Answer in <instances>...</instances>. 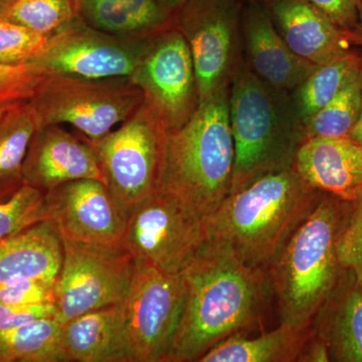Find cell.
Returning <instances> with one entry per match:
<instances>
[{
  "mask_svg": "<svg viewBox=\"0 0 362 362\" xmlns=\"http://www.w3.org/2000/svg\"><path fill=\"white\" fill-rule=\"evenodd\" d=\"M281 37L299 58L321 66L351 52V33L308 0H261Z\"/></svg>",
  "mask_w": 362,
  "mask_h": 362,
  "instance_id": "17",
  "label": "cell"
},
{
  "mask_svg": "<svg viewBox=\"0 0 362 362\" xmlns=\"http://www.w3.org/2000/svg\"><path fill=\"white\" fill-rule=\"evenodd\" d=\"M330 361L327 347L322 340L314 335L313 331L303 351L300 354L298 362H328Z\"/></svg>",
  "mask_w": 362,
  "mask_h": 362,
  "instance_id": "36",
  "label": "cell"
},
{
  "mask_svg": "<svg viewBox=\"0 0 362 362\" xmlns=\"http://www.w3.org/2000/svg\"><path fill=\"white\" fill-rule=\"evenodd\" d=\"M62 326L56 316L45 317L0 332V362H62Z\"/></svg>",
  "mask_w": 362,
  "mask_h": 362,
  "instance_id": "25",
  "label": "cell"
},
{
  "mask_svg": "<svg viewBox=\"0 0 362 362\" xmlns=\"http://www.w3.org/2000/svg\"><path fill=\"white\" fill-rule=\"evenodd\" d=\"M62 242L63 262L56 301L59 322L125 301L137 270L125 247Z\"/></svg>",
  "mask_w": 362,
  "mask_h": 362,
  "instance_id": "11",
  "label": "cell"
},
{
  "mask_svg": "<svg viewBox=\"0 0 362 362\" xmlns=\"http://www.w3.org/2000/svg\"><path fill=\"white\" fill-rule=\"evenodd\" d=\"M182 274L187 302L166 362L199 361L226 338L261 325L272 294L268 270L206 242Z\"/></svg>",
  "mask_w": 362,
  "mask_h": 362,
  "instance_id": "1",
  "label": "cell"
},
{
  "mask_svg": "<svg viewBox=\"0 0 362 362\" xmlns=\"http://www.w3.org/2000/svg\"><path fill=\"white\" fill-rule=\"evenodd\" d=\"M292 169L311 189L342 201L362 192V148L349 138H308L298 149Z\"/></svg>",
  "mask_w": 362,
  "mask_h": 362,
  "instance_id": "18",
  "label": "cell"
},
{
  "mask_svg": "<svg viewBox=\"0 0 362 362\" xmlns=\"http://www.w3.org/2000/svg\"><path fill=\"white\" fill-rule=\"evenodd\" d=\"M362 106V68L354 71L341 89L315 115L304 123L306 139L349 138Z\"/></svg>",
  "mask_w": 362,
  "mask_h": 362,
  "instance_id": "27",
  "label": "cell"
},
{
  "mask_svg": "<svg viewBox=\"0 0 362 362\" xmlns=\"http://www.w3.org/2000/svg\"><path fill=\"white\" fill-rule=\"evenodd\" d=\"M361 68L362 56L354 51L317 66L304 82L291 92L295 107L303 123L321 110L341 89L350 76Z\"/></svg>",
  "mask_w": 362,
  "mask_h": 362,
  "instance_id": "26",
  "label": "cell"
},
{
  "mask_svg": "<svg viewBox=\"0 0 362 362\" xmlns=\"http://www.w3.org/2000/svg\"><path fill=\"white\" fill-rule=\"evenodd\" d=\"M130 78L160 114L169 133L182 127L199 108L192 52L175 25L150 40Z\"/></svg>",
  "mask_w": 362,
  "mask_h": 362,
  "instance_id": "13",
  "label": "cell"
},
{
  "mask_svg": "<svg viewBox=\"0 0 362 362\" xmlns=\"http://www.w3.org/2000/svg\"><path fill=\"white\" fill-rule=\"evenodd\" d=\"M37 129V116L28 101L14 105L0 120V199L25 185L23 163Z\"/></svg>",
  "mask_w": 362,
  "mask_h": 362,
  "instance_id": "24",
  "label": "cell"
},
{
  "mask_svg": "<svg viewBox=\"0 0 362 362\" xmlns=\"http://www.w3.org/2000/svg\"><path fill=\"white\" fill-rule=\"evenodd\" d=\"M86 178L105 182L96 154L86 138L78 139L61 125L35 131L23 163L25 185L47 194L64 183Z\"/></svg>",
  "mask_w": 362,
  "mask_h": 362,
  "instance_id": "15",
  "label": "cell"
},
{
  "mask_svg": "<svg viewBox=\"0 0 362 362\" xmlns=\"http://www.w3.org/2000/svg\"><path fill=\"white\" fill-rule=\"evenodd\" d=\"M337 252L343 269L362 275V192L352 201H344Z\"/></svg>",
  "mask_w": 362,
  "mask_h": 362,
  "instance_id": "30",
  "label": "cell"
},
{
  "mask_svg": "<svg viewBox=\"0 0 362 362\" xmlns=\"http://www.w3.org/2000/svg\"><path fill=\"white\" fill-rule=\"evenodd\" d=\"M322 194L292 168L262 176L228 194L204 218L206 242L226 247L247 266L268 270Z\"/></svg>",
  "mask_w": 362,
  "mask_h": 362,
  "instance_id": "2",
  "label": "cell"
},
{
  "mask_svg": "<svg viewBox=\"0 0 362 362\" xmlns=\"http://www.w3.org/2000/svg\"><path fill=\"white\" fill-rule=\"evenodd\" d=\"M45 220V192L23 185L11 197L0 199V244Z\"/></svg>",
  "mask_w": 362,
  "mask_h": 362,
  "instance_id": "29",
  "label": "cell"
},
{
  "mask_svg": "<svg viewBox=\"0 0 362 362\" xmlns=\"http://www.w3.org/2000/svg\"><path fill=\"white\" fill-rule=\"evenodd\" d=\"M352 42L354 45L362 47V4L358 9V20L356 28L351 32Z\"/></svg>",
  "mask_w": 362,
  "mask_h": 362,
  "instance_id": "38",
  "label": "cell"
},
{
  "mask_svg": "<svg viewBox=\"0 0 362 362\" xmlns=\"http://www.w3.org/2000/svg\"><path fill=\"white\" fill-rule=\"evenodd\" d=\"M122 304L86 312L64 323L59 340L62 362H128Z\"/></svg>",
  "mask_w": 362,
  "mask_h": 362,
  "instance_id": "20",
  "label": "cell"
},
{
  "mask_svg": "<svg viewBox=\"0 0 362 362\" xmlns=\"http://www.w3.org/2000/svg\"><path fill=\"white\" fill-rule=\"evenodd\" d=\"M233 164L230 88H226L169 133L165 189L204 221L230 194Z\"/></svg>",
  "mask_w": 362,
  "mask_h": 362,
  "instance_id": "5",
  "label": "cell"
},
{
  "mask_svg": "<svg viewBox=\"0 0 362 362\" xmlns=\"http://www.w3.org/2000/svg\"><path fill=\"white\" fill-rule=\"evenodd\" d=\"M47 75L30 64L0 63V104L30 101Z\"/></svg>",
  "mask_w": 362,
  "mask_h": 362,
  "instance_id": "32",
  "label": "cell"
},
{
  "mask_svg": "<svg viewBox=\"0 0 362 362\" xmlns=\"http://www.w3.org/2000/svg\"><path fill=\"white\" fill-rule=\"evenodd\" d=\"M242 39L247 68L267 84L278 89L293 92L317 66L291 51L261 0L245 1Z\"/></svg>",
  "mask_w": 362,
  "mask_h": 362,
  "instance_id": "16",
  "label": "cell"
},
{
  "mask_svg": "<svg viewBox=\"0 0 362 362\" xmlns=\"http://www.w3.org/2000/svg\"><path fill=\"white\" fill-rule=\"evenodd\" d=\"M57 316L54 304H0V332L21 327L37 319Z\"/></svg>",
  "mask_w": 362,
  "mask_h": 362,
  "instance_id": "34",
  "label": "cell"
},
{
  "mask_svg": "<svg viewBox=\"0 0 362 362\" xmlns=\"http://www.w3.org/2000/svg\"><path fill=\"white\" fill-rule=\"evenodd\" d=\"M311 334V325L298 328L281 324L258 337L233 335L209 350L199 362L298 361Z\"/></svg>",
  "mask_w": 362,
  "mask_h": 362,
  "instance_id": "23",
  "label": "cell"
},
{
  "mask_svg": "<svg viewBox=\"0 0 362 362\" xmlns=\"http://www.w3.org/2000/svg\"><path fill=\"white\" fill-rule=\"evenodd\" d=\"M49 37L11 21L0 20V63L28 64L47 44Z\"/></svg>",
  "mask_w": 362,
  "mask_h": 362,
  "instance_id": "31",
  "label": "cell"
},
{
  "mask_svg": "<svg viewBox=\"0 0 362 362\" xmlns=\"http://www.w3.org/2000/svg\"><path fill=\"white\" fill-rule=\"evenodd\" d=\"M327 347L330 361L362 362V275L343 269L341 276L311 323Z\"/></svg>",
  "mask_w": 362,
  "mask_h": 362,
  "instance_id": "19",
  "label": "cell"
},
{
  "mask_svg": "<svg viewBox=\"0 0 362 362\" xmlns=\"http://www.w3.org/2000/svg\"><path fill=\"white\" fill-rule=\"evenodd\" d=\"M63 242L51 221L35 223L0 244V288L33 279H58Z\"/></svg>",
  "mask_w": 362,
  "mask_h": 362,
  "instance_id": "21",
  "label": "cell"
},
{
  "mask_svg": "<svg viewBox=\"0 0 362 362\" xmlns=\"http://www.w3.org/2000/svg\"><path fill=\"white\" fill-rule=\"evenodd\" d=\"M206 243L204 221L163 189L128 214L123 247L140 265L181 274Z\"/></svg>",
  "mask_w": 362,
  "mask_h": 362,
  "instance_id": "9",
  "label": "cell"
},
{
  "mask_svg": "<svg viewBox=\"0 0 362 362\" xmlns=\"http://www.w3.org/2000/svg\"><path fill=\"white\" fill-rule=\"evenodd\" d=\"M20 103V102H18ZM16 103H11V104H0V120H1L2 118H4V115L11 110V108L16 105Z\"/></svg>",
  "mask_w": 362,
  "mask_h": 362,
  "instance_id": "40",
  "label": "cell"
},
{
  "mask_svg": "<svg viewBox=\"0 0 362 362\" xmlns=\"http://www.w3.org/2000/svg\"><path fill=\"white\" fill-rule=\"evenodd\" d=\"M152 39L116 37L96 30L77 18L49 37L42 51L28 64L47 76L130 78Z\"/></svg>",
  "mask_w": 362,
  "mask_h": 362,
  "instance_id": "12",
  "label": "cell"
},
{
  "mask_svg": "<svg viewBox=\"0 0 362 362\" xmlns=\"http://www.w3.org/2000/svg\"><path fill=\"white\" fill-rule=\"evenodd\" d=\"M245 0H188L175 16L194 61L199 105L230 88L244 66Z\"/></svg>",
  "mask_w": 362,
  "mask_h": 362,
  "instance_id": "8",
  "label": "cell"
},
{
  "mask_svg": "<svg viewBox=\"0 0 362 362\" xmlns=\"http://www.w3.org/2000/svg\"><path fill=\"white\" fill-rule=\"evenodd\" d=\"M187 294L182 273L168 274L137 264L122 304L128 362H166Z\"/></svg>",
  "mask_w": 362,
  "mask_h": 362,
  "instance_id": "10",
  "label": "cell"
},
{
  "mask_svg": "<svg viewBox=\"0 0 362 362\" xmlns=\"http://www.w3.org/2000/svg\"><path fill=\"white\" fill-rule=\"evenodd\" d=\"M230 120L235 144L230 194L262 176L291 169L306 140L291 93L267 84L246 63L230 84Z\"/></svg>",
  "mask_w": 362,
  "mask_h": 362,
  "instance_id": "3",
  "label": "cell"
},
{
  "mask_svg": "<svg viewBox=\"0 0 362 362\" xmlns=\"http://www.w3.org/2000/svg\"><path fill=\"white\" fill-rule=\"evenodd\" d=\"M47 220L62 240L122 247L128 213L106 183L92 178L64 183L45 194Z\"/></svg>",
  "mask_w": 362,
  "mask_h": 362,
  "instance_id": "14",
  "label": "cell"
},
{
  "mask_svg": "<svg viewBox=\"0 0 362 362\" xmlns=\"http://www.w3.org/2000/svg\"><path fill=\"white\" fill-rule=\"evenodd\" d=\"M187 1L188 0H158L163 8L175 16Z\"/></svg>",
  "mask_w": 362,
  "mask_h": 362,
  "instance_id": "37",
  "label": "cell"
},
{
  "mask_svg": "<svg viewBox=\"0 0 362 362\" xmlns=\"http://www.w3.org/2000/svg\"><path fill=\"white\" fill-rule=\"evenodd\" d=\"M342 30L351 33L358 20L362 0H308Z\"/></svg>",
  "mask_w": 362,
  "mask_h": 362,
  "instance_id": "35",
  "label": "cell"
},
{
  "mask_svg": "<svg viewBox=\"0 0 362 362\" xmlns=\"http://www.w3.org/2000/svg\"><path fill=\"white\" fill-rule=\"evenodd\" d=\"M77 18V0H0V20L47 37Z\"/></svg>",
  "mask_w": 362,
  "mask_h": 362,
  "instance_id": "28",
  "label": "cell"
},
{
  "mask_svg": "<svg viewBox=\"0 0 362 362\" xmlns=\"http://www.w3.org/2000/svg\"><path fill=\"white\" fill-rule=\"evenodd\" d=\"M349 139L356 142L362 148V106L361 115H359L358 120H357L356 125H354V129L350 132Z\"/></svg>",
  "mask_w": 362,
  "mask_h": 362,
  "instance_id": "39",
  "label": "cell"
},
{
  "mask_svg": "<svg viewBox=\"0 0 362 362\" xmlns=\"http://www.w3.org/2000/svg\"><path fill=\"white\" fill-rule=\"evenodd\" d=\"M58 279H33L0 288V304L42 305L57 301Z\"/></svg>",
  "mask_w": 362,
  "mask_h": 362,
  "instance_id": "33",
  "label": "cell"
},
{
  "mask_svg": "<svg viewBox=\"0 0 362 362\" xmlns=\"http://www.w3.org/2000/svg\"><path fill=\"white\" fill-rule=\"evenodd\" d=\"M344 201L323 192L268 269L281 324L306 328L337 284V242Z\"/></svg>",
  "mask_w": 362,
  "mask_h": 362,
  "instance_id": "4",
  "label": "cell"
},
{
  "mask_svg": "<svg viewBox=\"0 0 362 362\" xmlns=\"http://www.w3.org/2000/svg\"><path fill=\"white\" fill-rule=\"evenodd\" d=\"M169 131L163 119L143 102L120 127L89 140L105 182L128 214L140 202L165 189Z\"/></svg>",
  "mask_w": 362,
  "mask_h": 362,
  "instance_id": "6",
  "label": "cell"
},
{
  "mask_svg": "<svg viewBox=\"0 0 362 362\" xmlns=\"http://www.w3.org/2000/svg\"><path fill=\"white\" fill-rule=\"evenodd\" d=\"M39 128L70 124L95 140L123 123L144 102L130 78H85L47 76L30 100Z\"/></svg>",
  "mask_w": 362,
  "mask_h": 362,
  "instance_id": "7",
  "label": "cell"
},
{
  "mask_svg": "<svg viewBox=\"0 0 362 362\" xmlns=\"http://www.w3.org/2000/svg\"><path fill=\"white\" fill-rule=\"evenodd\" d=\"M78 18L116 37L150 40L175 25L158 0H77Z\"/></svg>",
  "mask_w": 362,
  "mask_h": 362,
  "instance_id": "22",
  "label": "cell"
},
{
  "mask_svg": "<svg viewBox=\"0 0 362 362\" xmlns=\"http://www.w3.org/2000/svg\"><path fill=\"white\" fill-rule=\"evenodd\" d=\"M245 1H246V0H245Z\"/></svg>",
  "mask_w": 362,
  "mask_h": 362,
  "instance_id": "41",
  "label": "cell"
}]
</instances>
